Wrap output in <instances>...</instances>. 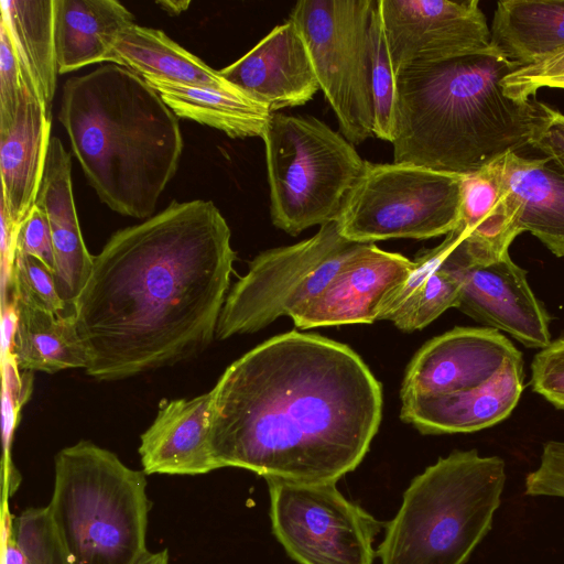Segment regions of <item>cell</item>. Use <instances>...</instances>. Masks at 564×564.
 Segmentation results:
<instances>
[{"label":"cell","instance_id":"obj_16","mask_svg":"<svg viewBox=\"0 0 564 564\" xmlns=\"http://www.w3.org/2000/svg\"><path fill=\"white\" fill-rule=\"evenodd\" d=\"M218 73L272 113L306 104L319 89L307 45L291 19Z\"/></svg>","mask_w":564,"mask_h":564},{"label":"cell","instance_id":"obj_19","mask_svg":"<svg viewBox=\"0 0 564 564\" xmlns=\"http://www.w3.org/2000/svg\"><path fill=\"white\" fill-rule=\"evenodd\" d=\"M51 112L25 87L14 122L0 128V214L18 231L35 205L51 142Z\"/></svg>","mask_w":564,"mask_h":564},{"label":"cell","instance_id":"obj_40","mask_svg":"<svg viewBox=\"0 0 564 564\" xmlns=\"http://www.w3.org/2000/svg\"><path fill=\"white\" fill-rule=\"evenodd\" d=\"M156 3L171 14H178L187 9L189 1H160Z\"/></svg>","mask_w":564,"mask_h":564},{"label":"cell","instance_id":"obj_35","mask_svg":"<svg viewBox=\"0 0 564 564\" xmlns=\"http://www.w3.org/2000/svg\"><path fill=\"white\" fill-rule=\"evenodd\" d=\"M531 372L532 389L564 410V337L551 341L534 356Z\"/></svg>","mask_w":564,"mask_h":564},{"label":"cell","instance_id":"obj_15","mask_svg":"<svg viewBox=\"0 0 564 564\" xmlns=\"http://www.w3.org/2000/svg\"><path fill=\"white\" fill-rule=\"evenodd\" d=\"M413 268L414 261L404 256L366 243L326 288L291 318L301 329L377 322L390 294Z\"/></svg>","mask_w":564,"mask_h":564},{"label":"cell","instance_id":"obj_27","mask_svg":"<svg viewBox=\"0 0 564 564\" xmlns=\"http://www.w3.org/2000/svg\"><path fill=\"white\" fill-rule=\"evenodd\" d=\"M15 321L11 355L18 369L55 373L88 364L73 314L53 312L13 302Z\"/></svg>","mask_w":564,"mask_h":564},{"label":"cell","instance_id":"obj_6","mask_svg":"<svg viewBox=\"0 0 564 564\" xmlns=\"http://www.w3.org/2000/svg\"><path fill=\"white\" fill-rule=\"evenodd\" d=\"M47 505L70 564H134L147 552L150 501L142 470L83 440L55 456Z\"/></svg>","mask_w":564,"mask_h":564},{"label":"cell","instance_id":"obj_12","mask_svg":"<svg viewBox=\"0 0 564 564\" xmlns=\"http://www.w3.org/2000/svg\"><path fill=\"white\" fill-rule=\"evenodd\" d=\"M395 75L491 47L478 0H379Z\"/></svg>","mask_w":564,"mask_h":564},{"label":"cell","instance_id":"obj_21","mask_svg":"<svg viewBox=\"0 0 564 564\" xmlns=\"http://www.w3.org/2000/svg\"><path fill=\"white\" fill-rule=\"evenodd\" d=\"M449 232L436 247L416 256L408 278L386 301L378 321H390L403 332L420 330L451 307H457L462 286Z\"/></svg>","mask_w":564,"mask_h":564},{"label":"cell","instance_id":"obj_39","mask_svg":"<svg viewBox=\"0 0 564 564\" xmlns=\"http://www.w3.org/2000/svg\"><path fill=\"white\" fill-rule=\"evenodd\" d=\"M134 564H169V551L167 549L158 552L148 551Z\"/></svg>","mask_w":564,"mask_h":564},{"label":"cell","instance_id":"obj_26","mask_svg":"<svg viewBox=\"0 0 564 564\" xmlns=\"http://www.w3.org/2000/svg\"><path fill=\"white\" fill-rule=\"evenodd\" d=\"M26 88L51 112L58 63L55 45V0H1Z\"/></svg>","mask_w":564,"mask_h":564},{"label":"cell","instance_id":"obj_1","mask_svg":"<svg viewBox=\"0 0 564 564\" xmlns=\"http://www.w3.org/2000/svg\"><path fill=\"white\" fill-rule=\"evenodd\" d=\"M210 200L116 231L74 303L86 373L117 381L195 358L216 337L236 252Z\"/></svg>","mask_w":564,"mask_h":564},{"label":"cell","instance_id":"obj_5","mask_svg":"<svg viewBox=\"0 0 564 564\" xmlns=\"http://www.w3.org/2000/svg\"><path fill=\"white\" fill-rule=\"evenodd\" d=\"M505 481L499 456L440 458L404 491L378 549L381 564H465L491 529Z\"/></svg>","mask_w":564,"mask_h":564},{"label":"cell","instance_id":"obj_30","mask_svg":"<svg viewBox=\"0 0 564 564\" xmlns=\"http://www.w3.org/2000/svg\"><path fill=\"white\" fill-rule=\"evenodd\" d=\"M371 91L373 137L391 143L395 122L397 75L389 54L379 0H375L371 18Z\"/></svg>","mask_w":564,"mask_h":564},{"label":"cell","instance_id":"obj_31","mask_svg":"<svg viewBox=\"0 0 564 564\" xmlns=\"http://www.w3.org/2000/svg\"><path fill=\"white\" fill-rule=\"evenodd\" d=\"M12 533L26 564H70L48 506L22 511Z\"/></svg>","mask_w":564,"mask_h":564},{"label":"cell","instance_id":"obj_32","mask_svg":"<svg viewBox=\"0 0 564 564\" xmlns=\"http://www.w3.org/2000/svg\"><path fill=\"white\" fill-rule=\"evenodd\" d=\"M11 286L13 302L59 315L73 314L57 291L54 273L34 257L17 252Z\"/></svg>","mask_w":564,"mask_h":564},{"label":"cell","instance_id":"obj_29","mask_svg":"<svg viewBox=\"0 0 564 564\" xmlns=\"http://www.w3.org/2000/svg\"><path fill=\"white\" fill-rule=\"evenodd\" d=\"M111 63L135 74L180 84L227 89L234 87L218 70L180 46L163 31L132 24L113 48Z\"/></svg>","mask_w":564,"mask_h":564},{"label":"cell","instance_id":"obj_10","mask_svg":"<svg viewBox=\"0 0 564 564\" xmlns=\"http://www.w3.org/2000/svg\"><path fill=\"white\" fill-rule=\"evenodd\" d=\"M375 0H301L290 12L307 45L319 89L340 133L359 144L373 137L371 18Z\"/></svg>","mask_w":564,"mask_h":564},{"label":"cell","instance_id":"obj_7","mask_svg":"<svg viewBox=\"0 0 564 564\" xmlns=\"http://www.w3.org/2000/svg\"><path fill=\"white\" fill-rule=\"evenodd\" d=\"M262 140L273 225L291 236L337 219L366 161L311 116L271 113Z\"/></svg>","mask_w":564,"mask_h":564},{"label":"cell","instance_id":"obj_23","mask_svg":"<svg viewBox=\"0 0 564 564\" xmlns=\"http://www.w3.org/2000/svg\"><path fill=\"white\" fill-rule=\"evenodd\" d=\"M133 14L116 0H55V45L58 73L111 63L121 33Z\"/></svg>","mask_w":564,"mask_h":564},{"label":"cell","instance_id":"obj_36","mask_svg":"<svg viewBox=\"0 0 564 564\" xmlns=\"http://www.w3.org/2000/svg\"><path fill=\"white\" fill-rule=\"evenodd\" d=\"M528 496L564 498V442L550 441L543 445L538 468L527 475Z\"/></svg>","mask_w":564,"mask_h":564},{"label":"cell","instance_id":"obj_18","mask_svg":"<svg viewBox=\"0 0 564 564\" xmlns=\"http://www.w3.org/2000/svg\"><path fill=\"white\" fill-rule=\"evenodd\" d=\"M212 391L160 404L153 423L140 436L145 475H203L218 469L209 442Z\"/></svg>","mask_w":564,"mask_h":564},{"label":"cell","instance_id":"obj_11","mask_svg":"<svg viewBox=\"0 0 564 564\" xmlns=\"http://www.w3.org/2000/svg\"><path fill=\"white\" fill-rule=\"evenodd\" d=\"M265 480L273 533L297 564H372L382 523L336 482Z\"/></svg>","mask_w":564,"mask_h":564},{"label":"cell","instance_id":"obj_28","mask_svg":"<svg viewBox=\"0 0 564 564\" xmlns=\"http://www.w3.org/2000/svg\"><path fill=\"white\" fill-rule=\"evenodd\" d=\"M490 42L518 67L564 47V0H502L497 3Z\"/></svg>","mask_w":564,"mask_h":564},{"label":"cell","instance_id":"obj_20","mask_svg":"<svg viewBox=\"0 0 564 564\" xmlns=\"http://www.w3.org/2000/svg\"><path fill=\"white\" fill-rule=\"evenodd\" d=\"M46 215L54 249V278L72 313L94 265L84 242L72 186V160L62 141L53 137L35 200Z\"/></svg>","mask_w":564,"mask_h":564},{"label":"cell","instance_id":"obj_38","mask_svg":"<svg viewBox=\"0 0 564 564\" xmlns=\"http://www.w3.org/2000/svg\"><path fill=\"white\" fill-rule=\"evenodd\" d=\"M531 145L564 173V115L539 101V118Z\"/></svg>","mask_w":564,"mask_h":564},{"label":"cell","instance_id":"obj_3","mask_svg":"<svg viewBox=\"0 0 564 564\" xmlns=\"http://www.w3.org/2000/svg\"><path fill=\"white\" fill-rule=\"evenodd\" d=\"M519 68L494 46L397 74L393 162L467 174L531 145L539 101L503 93Z\"/></svg>","mask_w":564,"mask_h":564},{"label":"cell","instance_id":"obj_34","mask_svg":"<svg viewBox=\"0 0 564 564\" xmlns=\"http://www.w3.org/2000/svg\"><path fill=\"white\" fill-rule=\"evenodd\" d=\"M24 85L7 24L0 22V128L11 126L20 108Z\"/></svg>","mask_w":564,"mask_h":564},{"label":"cell","instance_id":"obj_4","mask_svg":"<svg viewBox=\"0 0 564 564\" xmlns=\"http://www.w3.org/2000/svg\"><path fill=\"white\" fill-rule=\"evenodd\" d=\"M58 120L100 200L151 217L183 151L178 118L159 93L134 72L101 64L64 83Z\"/></svg>","mask_w":564,"mask_h":564},{"label":"cell","instance_id":"obj_37","mask_svg":"<svg viewBox=\"0 0 564 564\" xmlns=\"http://www.w3.org/2000/svg\"><path fill=\"white\" fill-rule=\"evenodd\" d=\"M17 252L36 258L54 273L55 259L48 220L36 205L19 226Z\"/></svg>","mask_w":564,"mask_h":564},{"label":"cell","instance_id":"obj_14","mask_svg":"<svg viewBox=\"0 0 564 564\" xmlns=\"http://www.w3.org/2000/svg\"><path fill=\"white\" fill-rule=\"evenodd\" d=\"M522 354L499 330L455 327L425 343L410 361L400 397L441 395L482 386Z\"/></svg>","mask_w":564,"mask_h":564},{"label":"cell","instance_id":"obj_17","mask_svg":"<svg viewBox=\"0 0 564 564\" xmlns=\"http://www.w3.org/2000/svg\"><path fill=\"white\" fill-rule=\"evenodd\" d=\"M523 390V360H509L480 387L401 398L400 417L423 434L469 433L507 419Z\"/></svg>","mask_w":564,"mask_h":564},{"label":"cell","instance_id":"obj_13","mask_svg":"<svg viewBox=\"0 0 564 564\" xmlns=\"http://www.w3.org/2000/svg\"><path fill=\"white\" fill-rule=\"evenodd\" d=\"M453 235V252L462 275L456 308L527 347H546L551 343L550 317L529 286L525 271L509 253L492 260L477 259L458 228Z\"/></svg>","mask_w":564,"mask_h":564},{"label":"cell","instance_id":"obj_25","mask_svg":"<svg viewBox=\"0 0 564 564\" xmlns=\"http://www.w3.org/2000/svg\"><path fill=\"white\" fill-rule=\"evenodd\" d=\"M177 118L218 129L230 138L263 137L271 111L237 87L193 86L142 76Z\"/></svg>","mask_w":564,"mask_h":564},{"label":"cell","instance_id":"obj_33","mask_svg":"<svg viewBox=\"0 0 564 564\" xmlns=\"http://www.w3.org/2000/svg\"><path fill=\"white\" fill-rule=\"evenodd\" d=\"M501 86L508 97L520 101L530 100L540 88L564 89V47L509 73Z\"/></svg>","mask_w":564,"mask_h":564},{"label":"cell","instance_id":"obj_8","mask_svg":"<svg viewBox=\"0 0 564 564\" xmlns=\"http://www.w3.org/2000/svg\"><path fill=\"white\" fill-rule=\"evenodd\" d=\"M460 175L409 163H371L348 192L336 219L361 243L448 235L460 221Z\"/></svg>","mask_w":564,"mask_h":564},{"label":"cell","instance_id":"obj_2","mask_svg":"<svg viewBox=\"0 0 564 564\" xmlns=\"http://www.w3.org/2000/svg\"><path fill=\"white\" fill-rule=\"evenodd\" d=\"M210 391L218 468L264 479L336 482L361 463L382 416L381 384L359 355L296 330L242 355Z\"/></svg>","mask_w":564,"mask_h":564},{"label":"cell","instance_id":"obj_9","mask_svg":"<svg viewBox=\"0 0 564 564\" xmlns=\"http://www.w3.org/2000/svg\"><path fill=\"white\" fill-rule=\"evenodd\" d=\"M365 245L345 238L334 220L308 239L259 253L229 290L216 338L256 333L280 316L291 317Z\"/></svg>","mask_w":564,"mask_h":564},{"label":"cell","instance_id":"obj_24","mask_svg":"<svg viewBox=\"0 0 564 564\" xmlns=\"http://www.w3.org/2000/svg\"><path fill=\"white\" fill-rule=\"evenodd\" d=\"M462 206L457 226L478 259L492 260L509 253L520 235L517 208L496 161L460 175Z\"/></svg>","mask_w":564,"mask_h":564},{"label":"cell","instance_id":"obj_22","mask_svg":"<svg viewBox=\"0 0 564 564\" xmlns=\"http://www.w3.org/2000/svg\"><path fill=\"white\" fill-rule=\"evenodd\" d=\"M549 162L517 152L496 160L517 208L520 232H531L552 253L564 257V173Z\"/></svg>","mask_w":564,"mask_h":564}]
</instances>
